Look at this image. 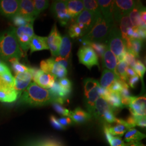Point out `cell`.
Here are the masks:
<instances>
[{"label":"cell","mask_w":146,"mask_h":146,"mask_svg":"<svg viewBox=\"0 0 146 146\" xmlns=\"http://www.w3.org/2000/svg\"><path fill=\"white\" fill-rule=\"evenodd\" d=\"M19 104L31 107H41L54 102V98L49 90L40 87L34 82L21 94L19 98Z\"/></svg>","instance_id":"obj_1"},{"label":"cell","mask_w":146,"mask_h":146,"mask_svg":"<svg viewBox=\"0 0 146 146\" xmlns=\"http://www.w3.org/2000/svg\"><path fill=\"white\" fill-rule=\"evenodd\" d=\"M23 55L16 36V28L11 27L0 34V58L5 61L20 59Z\"/></svg>","instance_id":"obj_2"},{"label":"cell","mask_w":146,"mask_h":146,"mask_svg":"<svg viewBox=\"0 0 146 146\" xmlns=\"http://www.w3.org/2000/svg\"><path fill=\"white\" fill-rule=\"evenodd\" d=\"M115 25L114 21H108L104 19L102 15L100 16L91 31L83 36L82 41L106 42L110 31Z\"/></svg>","instance_id":"obj_3"},{"label":"cell","mask_w":146,"mask_h":146,"mask_svg":"<svg viewBox=\"0 0 146 146\" xmlns=\"http://www.w3.org/2000/svg\"><path fill=\"white\" fill-rule=\"evenodd\" d=\"M106 43L111 52L116 57L119 61H124L126 50L120 29L115 25L111 28Z\"/></svg>","instance_id":"obj_4"},{"label":"cell","mask_w":146,"mask_h":146,"mask_svg":"<svg viewBox=\"0 0 146 146\" xmlns=\"http://www.w3.org/2000/svg\"><path fill=\"white\" fill-rule=\"evenodd\" d=\"M33 23H31L24 26L16 28V36L21 50L26 52L30 48V43L35 35L33 29Z\"/></svg>","instance_id":"obj_5"},{"label":"cell","mask_w":146,"mask_h":146,"mask_svg":"<svg viewBox=\"0 0 146 146\" xmlns=\"http://www.w3.org/2000/svg\"><path fill=\"white\" fill-rule=\"evenodd\" d=\"M67 1H55L52 4L50 11L61 26H66L72 20L67 9Z\"/></svg>","instance_id":"obj_6"},{"label":"cell","mask_w":146,"mask_h":146,"mask_svg":"<svg viewBox=\"0 0 146 146\" xmlns=\"http://www.w3.org/2000/svg\"><path fill=\"white\" fill-rule=\"evenodd\" d=\"M79 62L91 69L94 66H97L100 68L98 56L93 49L88 46L80 47L78 52Z\"/></svg>","instance_id":"obj_7"},{"label":"cell","mask_w":146,"mask_h":146,"mask_svg":"<svg viewBox=\"0 0 146 146\" xmlns=\"http://www.w3.org/2000/svg\"><path fill=\"white\" fill-rule=\"evenodd\" d=\"M138 1L134 0L114 1L113 19L115 23H119L120 19L125 15L129 14L135 7Z\"/></svg>","instance_id":"obj_8"},{"label":"cell","mask_w":146,"mask_h":146,"mask_svg":"<svg viewBox=\"0 0 146 146\" xmlns=\"http://www.w3.org/2000/svg\"><path fill=\"white\" fill-rule=\"evenodd\" d=\"M29 71L31 73L34 82L43 88H50L56 80L52 74L44 73L37 68H29Z\"/></svg>","instance_id":"obj_9"},{"label":"cell","mask_w":146,"mask_h":146,"mask_svg":"<svg viewBox=\"0 0 146 146\" xmlns=\"http://www.w3.org/2000/svg\"><path fill=\"white\" fill-rule=\"evenodd\" d=\"M99 17L91 11L84 10L76 18L75 23L83 31L85 35L93 28Z\"/></svg>","instance_id":"obj_10"},{"label":"cell","mask_w":146,"mask_h":146,"mask_svg":"<svg viewBox=\"0 0 146 146\" xmlns=\"http://www.w3.org/2000/svg\"><path fill=\"white\" fill-rule=\"evenodd\" d=\"M62 40V36L58 31L56 25L54 24L50 33L47 37V44L53 56L59 55V48Z\"/></svg>","instance_id":"obj_11"},{"label":"cell","mask_w":146,"mask_h":146,"mask_svg":"<svg viewBox=\"0 0 146 146\" xmlns=\"http://www.w3.org/2000/svg\"><path fill=\"white\" fill-rule=\"evenodd\" d=\"M146 96H131L128 106L131 115L146 116Z\"/></svg>","instance_id":"obj_12"},{"label":"cell","mask_w":146,"mask_h":146,"mask_svg":"<svg viewBox=\"0 0 146 146\" xmlns=\"http://www.w3.org/2000/svg\"><path fill=\"white\" fill-rule=\"evenodd\" d=\"M19 2L17 0H0V14L11 19L18 13Z\"/></svg>","instance_id":"obj_13"},{"label":"cell","mask_w":146,"mask_h":146,"mask_svg":"<svg viewBox=\"0 0 146 146\" xmlns=\"http://www.w3.org/2000/svg\"><path fill=\"white\" fill-rule=\"evenodd\" d=\"M32 79L33 76L29 71L16 74L14 78V88L21 96L22 92L31 83Z\"/></svg>","instance_id":"obj_14"},{"label":"cell","mask_w":146,"mask_h":146,"mask_svg":"<svg viewBox=\"0 0 146 146\" xmlns=\"http://www.w3.org/2000/svg\"><path fill=\"white\" fill-rule=\"evenodd\" d=\"M20 95L13 87L6 86H0V101L2 102L11 103L15 102Z\"/></svg>","instance_id":"obj_15"},{"label":"cell","mask_w":146,"mask_h":146,"mask_svg":"<svg viewBox=\"0 0 146 146\" xmlns=\"http://www.w3.org/2000/svg\"><path fill=\"white\" fill-rule=\"evenodd\" d=\"M115 123L116 124L113 126L107 125L108 129L111 135L121 137L128 130L133 128L132 126L128 124L125 120L116 119Z\"/></svg>","instance_id":"obj_16"},{"label":"cell","mask_w":146,"mask_h":146,"mask_svg":"<svg viewBox=\"0 0 146 146\" xmlns=\"http://www.w3.org/2000/svg\"><path fill=\"white\" fill-rule=\"evenodd\" d=\"M17 14L29 19H35L34 6L33 1L22 0L19 2V9Z\"/></svg>","instance_id":"obj_17"},{"label":"cell","mask_w":146,"mask_h":146,"mask_svg":"<svg viewBox=\"0 0 146 146\" xmlns=\"http://www.w3.org/2000/svg\"><path fill=\"white\" fill-rule=\"evenodd\" d=\"M85 104L88 113L93 116L94 113L95 104L96 100L100 96V86L98 85L91 90L88 94L85 95Z\"/></svg>","instance_id":"obj_18"},{"label":"cell","mask_w":146,"mask_h":146,"mask_svg":"<svg viewBox=\"0 0 146 146\" xmlns=\"http://www.w3.org/2000/svg\"><path fill=\"white\" fill-rule=\"evenodd\" d=\"M97 2L104 19L108 21H114L113 19L114 1L98 0Z\"/></svg>","instance_id":"obj_19"},{"label":"cell","mask_w":146,"mask_h":146,"mask_svg":"<svg viewBox=\"0 0 146 146\" xmlns=\"http://www.w3.org/2000/svg\"><path fill=\"white\" fill-rule=\"evenodd\" d=\"M111 108H113L107 102V101L102 97L100 96L95 102L94 113L92 116L94 117L96 120H99L101 122L102 116L104 113Z\"/></svg>","instance_id":"obj_20"},{"label":"cell","mask_w":146,"mask_h":146,"mask_svg":"<svg viewBox=\"0 0 146 146\" xmlns=\"http://www.w3.org/2000/svg\"><path fill=\"white\" fill-rule=\"evenodd\" d=\"M102 60L103 68H107V69L113 72H115L117 64V60L115 55L111 52L108 46L103 55Z\"/></svg>","instance_id":"obj_21"},{"label":"cell","mask_w":146,"mask_h":146,"mask_svg":"<svg viewBox=\"0 0 146 146\" xmlns=\"http://www.w3.org/2000/svg\"><path fill=\"white\" fill-rule=\"evenodd\" d=\"M70 117L75 123H83L92 117L88 112H87L81 108L78 107L73 111H70L69 115Z\"/></svg>","instance_id":"obj_22"},{"label":"cell","mask_w":146,"mask_h":146,"mask_svg":"<svg viewBox=\"0 0 146 146\" xmlns=\"http://www.w3.org/2000/svg\"><path fill=\"white\" fill-rule=\"evenodd\" d=\"M67 9L68 14L73 19L76 18L84 11V5L82 1L70 0L67 1Z\"/></svg>","instance_id":"obj_23"},{"label":"cell","mask_w":146,"mask_h":146,"mask_svg":"<svg viewBox=\"0 0 146 146\" xmlns=\"http://www.w3.org/2000/svg\"><path fill=\"white\" fill-rule=\"evenodd\" d=\"M125 50L133 54L135 57H139V53L142 47L143 41L139 39L128 38L124 41Z\"/></svg>","instance_id":"obj_24"},{"label":"cell","mask_w":146,"mask_h":146,"mask_svg":"<svg viewBox=\"0 0 146 146\" xmlns=\"http://www.w3.org/2000/svg\"><path fill=\"white\" fill-rule=\"evenodd\" d=\"M47 40V37L39 36L36 35H34L30 43L29 48L31 49V53L49 49Z\"/></svg>","instance_id":"obj_25"},{"label":"cell","mask_w":146,"mask_h":146,"mask_svg":"<svg viewBox=\"0 0 146 146\" xmlns=\"http://www.w3.org/2000/svg\"><path fill=\"white\" fill-rule=\"evenodd\" d=\"M49 90L54 98V102H55L58 99H63L66 100L72 93V90H67L62 88L60 86L58 81H56V80Z\"/></svg>","instance_id":"obj_26"},{"label":"cell","mask_w":146,"mask_h":146,"mask_svg":"<svg viewBox=\"0 0 146 146\" xmlns=\"http://www.w3.org/2000/svg\"><path fill=\"white\" fill-rule=\"evenodd\" d=\"M118 78L114 72L105 69L102 73L100 86L101 88L108 89L111 84Z\"/></svg>","instance_id":"obj_27"},{"label":"cell","mask_w":146,"mask_h":146,"mask_svg":"<svg viewBox=\"0 0 146 146\" xmlns=\"http://www.w3.org/2000/svg\"><path fill=\"white\" fill-rule=\"evenodd\" d=\"M143 5H142L141 2L138 1L135 7L128 14L130 21L134 28L143 27L146 28L145 27L143 26L140 16V11Z\"/></svg>","instance_id":"obj_28"},{"label":"cell","mask_w":146,"mask_h":146,"mask_svg":"<svg viewBox=\"0 0 146 146\" xmlns=\"http://www.w3.org/2000/svg\"><path fill=\"white\" fill-rule=\"evenodd\" d=\"M72 50V42L68 35L62 37L59 48V55L60 57L69 59Z\"/></svg>","instance_id":"obj_29"},{"label":"cell","mask_w":146,"mask_h":146,"mask_svg":"<svg viewBox=\"0 0 146 146\" xmlns=\"http://www.w3.org/2000/svg\"><path fill=\"white\" fill-rule=\"evenodd\" d=\"M104 99L107 101V102L114 110L117 108H122L124 107L121 104V96L119 93L112 92L110 90Z\"/></svg>","instance_id":"obj_30"},{"label":"cell","mask_w":146,"mask_h":146,"mask_svg":"<svg viewBox=\"0 0 146 146\" xmlns=\"http://www.w3.org/2000/svg\"><path fill=\"white\" fill-rule=\"evenodd\" d=\"M119 25L120 26L119 29L121 33L122 37L123 40V41H125V40L128 38V36H127L128 29L129 28H133V26L130 21L128 14L123 16L120 19Z\"/></svg>","instance_id":"obj_31"},{"label":"cell","mask_w":146,"mask_h":146,"mask_svg":"<svg viewBox=\"0 0 146 146\" xmlns=\"http://www.w3.org/2000/svg\"><path fill=\"white\" fill-rule=\"evenodd\" d=\"M146 137V135L134 128H131L125 133V141L129 143L142 140Z\"/></svg>","instance_id":"obj_32"},{"label":"cell","mask_w":146,"mask_h":146,"mask_svg":"<svg viewBox=\"0 0 146 146\" xmlns=\"http://www.w3.org/2000/svg\"><path fill=\"white\" fill-rule=\"evenodd\" d=\"M84 46H88L91 47L98 57L102 58L104 52L107 47V44L104 43L94 42H85L82 41Z\"/></svg>","instance_id":"obj_33"},{"label":"cell","mask_w":146,"mask_h":146,"mask_svg":"<svg viewBox=\"0 0 146 146\" xmlns=\"http://www.w3.org/2000/svg\"><path fill=\"white\" fill-rule=\"evenodd\" d=\"M128 65L125 61H121L117 64L114 73L122 81L127 82L128 80V77L126 73L127 68Z\"/></svg>","instance_id":"obj_34"},{"label":"cell","mask_w":146,"mask_h":146,"mask_svg":"<svg viewBox=\"0 0 146 146\" xmlns=\"http://www.w3.org/2000/svg\"><path fill=\"white\" fill-rule=\"evenodd\" d=\"M84 3V8L85 10L93 13L97 16L102 15L99 6L98 4L97 1L94 0H84L82 1Z\"/></svg>","instance_id":"obj_35"},{"label":"cell","mask_w":146,"mask_h":146,"mask_svg":"<svg viewBox=\"0 0 146 146\" xmlns=\"http://www.w3.org/2000/svg\"><path fill=\"white\" fill-rule=\"evenodd\" d=\"M24 146H63L62 144L57 140L47 139L40 141H32L27 143Z\"/></svg>","instance_id":"obj_36"},{"label":"cell","mask_w":146,"mask_h":146,"mask_svg":"<svg viewBox=\"0 0 146 146\" xmlns=\"http://www.w3.org/2000/svg\"><path fill=\"white\" fill-rule=\"evenodd\" d=\"M68 73V70L66 68H65L62 64H60L59 63L55 62L51 74L54 75L56 78H65Z\"/></svg>","instance_id":"obj_37"},{"label":"cell","mask_w":146,"mask_h":146,"mask_svg":"<svg viewBox=\"0 0 146 146\" xmlns=\"http://www.w3.org/2000/svg\"><path fill=\"white\" fill-rule=\"evenodd\" d=\"M11 65V67L16 75L19 73H25L28 72L29 68L26 66L22 64L16 58H13L9 60Z\"/></svg>","instance_id":"obj_38"},{"label":"cell","mask_w":146,"mask_h":146,"mask_svg":"<svg viewBox=\"0 0 146 146\" xmlns=\"http://www.w3.org/2000/svg\"><path fill=\"white\" fill-rule=\"evenodd\" d=\"M34 6L35 16L36 17L43 11L46 10L49 5V2L47 0L33 1Z\"/></svg>","instance_id":"obj_39"},{"label":"cell","mask_w":146,"mask_h":146,"mask_svg":"<svg viewBox=\"0 0 146 146\" xmlns=\"http://www.w3.org/2000/svg\"><path fill=\"white\" fill-rule=\"evenodd\" d=\"M68 36L73 38L84 36V31L75 23H72L68 28Z\"/></svg>","instance_id":"obj_40"},{"label":"cell","mask_w":146,"mask_h":146,"mask_svg":"<svg viewBox=\"0 0 146 146\" xmlns=\"http://www.w3.org/2000/svg\"><path fill=\"white\" fill-rule=\"evenodd\" d=\"M11 20H12L14 25L18 27L24 26L29 23H34L35 20V19H29L19 14H17L14 17H13Z\"/></svg>","instance_id":"obj_41"},{"label":"cell","mask_w":146,"mask_h":146,"mask_svg":"<svg viewBox=\"0 0 146 146\" xmlns=\"http://www.w3.org/2000/svg\"><path fill=\"white\" fill-rule=\"evenodd\" d=\"M99 84V81L93 78H87L84 79V95H87L91 90Z\"/></svg>","instance_id":"obj_42"},{"label":"cell","mask_w":146,"mask_h":146,"mask_svg":"<svg viewBox=\"0 0 146 146\" xmlns=\"http://www.w3.org/2000/svg\"><path fill=\"white\" fill-rule=\"evenodd\" d=\"M55 62V59L53 58H50L47 60H42L40 63L41 70L44 73L51 74Z\"/></svg>","instance_id":"obj_43"},{"label":"cell","mask_w":146,"mask_h":146,"mask_svg":"<svg viewBox=\"0 0 146 146\" xmlns=\"http://www.w3.org/2000/svg\"><path fill=\"white\" fill-rule=\"evenodd\" d=\"M133 69L136 73V74L138 75L139 78H141L142 82L143 84V78L146 73V67L143 63L141 61L137 60H136L135 64Z\"/></svg>","instance_id":"obj_44"},{"label":"cell","mask_w":146,"mask_h":146,"mask_svg":"<svg viewBox=\"0 0 146 146\" xmlns=\"http://www.w3.org/2000/svg\"><path fill=\"white\" fill-rule=\"evenodd\" d=\"M127 84V82L122 81L119 78L116 79L115 81L113 82V83L111 84L110 86L109 90L112 92H116V93H120V91L123 88V86L125 84Z\"/></svg>","instance_id":"obj_45"},{"label":"cell","mask_w":146,"mask_h":146,"mask_svg":"<svg viewBox=\"0 0 146 146\" xmlns=\"http://www.w3.org/2000/svg\"><path fill=\"white\" fill-rule=\"evenodd\" d=\"M52 107L60 115H63L66 117H68L69 115L70 111L64 108L62 104H58L57 102H52Z\"/></svg>","instance_id":"obj_46"},{"label":"cell","mask_w":146,"mask_h":146,"mask_svg":"<svg viewBox=\"0 0 146 146\" xmlns=\"http://www.w3.org/2000/svg\"><path fill=\"white\" fill-rule=\"evenodd\" d=\"M124 61L127 63V64L128 65L129 67L133 68L135 64L136 59L135 56L133 54L128 51H126L124 58Z\"/></svg>","instance_id":"obj_47"},{"label":"cell","mask_w":146,"mask_h":146,"mask_svg":"<svg viewBox=\"0 0 146 146\" xmlns=\"http://www.w3.org/2000/svg\"><path fill=\"white\" fill-rule=\"evenodd\" d=\"M0 77L2 80L7 84V85L14 88V78L11 72L5 73L2 75H0Z\"/></svg>","instance_id":"obj_48"},{"label":"cell","mask_w":146,"mask_h":146,"mask_svg":"<svg viewBox=\"0 0 146 146\" xmlns=\"http://www.w3.org/2000/svg\"><path fill=\"white\" fill-rule=\"evenodd\" d=\"M58 82L62 88L67 90H72V83L68 78H60L58 80Z\"/></svg>","instance_id":"obj_49"},{"label":"cell","mask_w":146,"mask_h":146,"mask_svg":"<svg viewBox=\"0 0 146 146\" xmlns=\"http://www.w3.org/2000/svg\"><path fill=\"white\" fill-rule=\"evenodd\" d=\"M110 146H127V143H125L120 136H113L110 141Z\"/></svg>","instance_id":"obj_50"},{"label":"cell","mask_w":146,"mask_h":146,"mask_svg":"<svg viewBox=\"0 0 146 146\" xmlns=\"http://www.w3.org/2000/svg\"><path fill=\"white\" fill-rule=\"evenodd\" d=\"M129 89V88L128 84H125L123 88L122 89L119 93L121 98H128L131 96Z\"/></svg>","instance_id":"obj_51"},{"label":"cell","mask_w":146,"mask_h":146,"mask_svg":"<svg viewBox=\"0 0 146 146\" xmlns=\"http://www.w3.org/2000/svg\"><path fill=\"white\" fill-rule=\"evenodd\" d=\"M50 121L52 127H54L55 128L59 130H63L66 129L64 127H63L62 125H60V123L58 121V119H57L55 116L51 115L50 117Z\"/></svg>","instance_id":"obj_52"},{"label":"cell","mask_w":146,"mask_h":146,"mask_svg":"<svg viewBox=\"0 0 146 146\" xmlns=\"http://www.w3.org/2000/svg\"><path fill=\"white\" fill-rule=\"evenodd\" d=\"M58 121L60 123V125H62L63 127H64L65 128H66V127L69 125H71L74 123V122L69 117H61L58 119Z\"/></svg>","instance_id":"obj_53"},{"label":"cell","mask_w":146,"mask_h":146,"mask_svg":"<svg viewBox=\"0 0 146 146\" xmlns=\"http://www.w3.org/2000/svg\"><path fill=\"white\" fill-rule=\"evenodd\" d=\"M136 125L145 128L146 126V116H135Z\"/></svg>","instance_id":"obj_54"},{"label":"cell","mask_w":146,"mask_h":146,"mask_svg":"<svg viewBox=\"0 0 146 146\" xmlns=\"http://www.w3.org/2000/svg\"><path fill=\"white\" fill-rule=\"evenodd\" d=\"M140 80V78L138 76V75H136L135 76L131 77L128 78V82L129 86L131 88L134 89L136 87V85L138 84L139 81Z\"/></svg>","instance_id":"obj_55"},{"label":"cell","mask_w":146,"mask_h":146,"mask_svg":"<svg viewBox=\"0 0 146 146\" xmlns=\"http://www.w3.org/2000/svg\"><path fill=\"white\" fill-rule=\"evenodd\" d=\"M55 61L56 62L59 63L60 64H62L65 68L67 69L69 67V61L68 59L65 58H61L60 56H58L55 59Z\"/></svg>","instance_id":"obj_56"},{"label":"cell","mask_w":146,"mask_h":146,"mask_svg":"<svg viewBox=\"0 0 146 146\" xmlns=\"http://www.w3.org/2000/svg\"><path fill=\"white\" fill-rule=\"evenodd\" d=\"M146 8L143 6L141 8L140 11V16L141 22H142L143 26L145 27H146Z\"/></svg>","instance_id":"obj_57"},{"label":"cell","mask_w":146,"mask_h":146,"mask_svg":"<svg viewBox=\"0 0 146 146\" xmlns=\"http://www.w3.org/2000/svg\"><path fill=\"white\" fill-rule=\"evenodd\" d=\"M137 33L140 37V39L143 41L146 39V28L143 27H138L136 28Z\"/></svg>","instance_id":"obj_58"},{"label":"cell","mask_w":146,"mask_h":146,"mask_svg":"<svg viewBox=\"0 0 146 146\" xmlns=\"http://www.w3.org/2000/svg\"><path fill=\"white\" fill-rule=\"evenodd\" d=\"M11 72L9 67L4 62L0 63V75Z\"/></svg>","instance_id":"obj_59"},{"label":"cell","mask_w":146,"mask_h":146,"mask_svg":"<svg viewBox=\"0 0 146 146\" xmlns=\"http://www.w3.org/2000/svg\"><path fill=\"white\" fill-rule=\"evenodd\" d=\"M125 121L128 124L132 126L133 128L136 126L135 117L133 115H131L129 116Z\"/></svg>","instance_id":"obj_60"},{"label":"cell","mask_w":146,"mask_h":146,"mask_svg":"<svg viewBox=\"0 0 146 146\" xmlns=\"http://www.w3.org/2000/svg\"><path fill=\"white\" fill-rule=\"evenodd\" d=\"M104 131L105 135H106V139H107V140L110 143V141L111 140V139L113 137V136L111 135L110 134V131H109L108 129V127H107V124L104 125Z\"/></svg>","instance_id":"obj_61"},{"label":"cell","mask_w":146,"mask_h":146,"mask_svg":"<svg viewBox=\"0 0 146 146\" xmlns=\"http://www.w3.org/2000/svg\"><path fill=\"white\" fill-rule=\"evenodd\" d=\"M126 73H127V75L128 78L134 77V76H135L136 75H137L136 74V73L135 72V71L134 70V69L133 68L129 67V66L128 67V68H127Z\"/></svg>","instance_id":"obj_62"},{"label":"cell","mask_w":146,"mask_h":146,"mask_svg":"<svg viewBox=\"0 0 146 146\" xmlns=\"http://www.w3.org/2000/svg\"><path fill=\"white\" fill-rule=\"evenodd\" d=\"M127 146H145L141 142L137 141V142H129L127 143Z\"/></svg>","instance_id":"obj_63"},{"label":"cell","mask_w":146,"mask_h":146,"mask_svg":"<svg viewBox=\"0 0 146 146\" xmlns=\"http://www.w3.org/2000/svg\"><path fill=\"white\" fill-rule=\"evenodd\" d=\"M2 62H3V61H2V59H1V58H0V63H2Z\"/></svg>","instance_id":"obj_64"}]
</instances>
